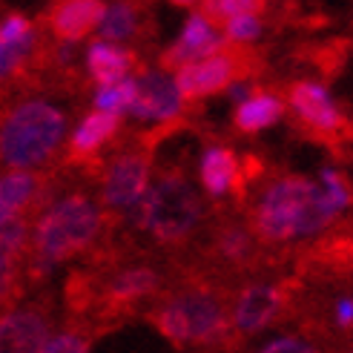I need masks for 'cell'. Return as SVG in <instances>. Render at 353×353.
Returning <instances> with one entry per match:
<instances>
[{"label":"cell","mask_w":353,"mask_h":353,"mask_svg":"<svg viewBox=\"0 0 353 353\" xmlns=\"http://www.w3.org/2000/svg\"><path fill=\"white\" fill-rule=\"evenodd\" d=\"M339 210L333 207L327 190L302 175H281L261 192L253 207V233L268 244H285L310 239L327 230Z\"/></svg>","instance_id":"1"},{"label":"cell","mask_w":353,"mask_h":353,"mask_svg":"<svg viewBox=\"0 0 353 353\" xmlns=\"http://www.w3.org/2000/svg\"><path fill=\"white\" fill-rule=\"evenodd\" d=\"M66 135V115L49 101H23L0 121V161L9 167H41Z\"/></svg>","instance_id":"2"},{"label":"cell","mask_w":353,"mask_h":353,"mask_svg":"<svg viewBox=\"0 0 353 353\" xmlns=\"http://www.w3.org/2000/svg\"><path fill=\"white\" fill-rule=\"evenodd\" d=\"M103 227V216L86 196H66L52 204L32 230V253L41 268H52L83 253Z\"/></svg>","instance_id":"3"},{"label":"cell","mask_w":353,"mask_h":353,"mask_svg":"<svg viewBox=\"0 0 353 353\" xmlns=\"http://www.w3.org/2000/svg\"><path fill=\"white\" fill-rule=\"evenodd\" d=\"M204 207L181 172H164L138 201V224L161 244H179L196 233Z\"/></svg>","instance_id":"4"},{"label":"cell","mask_w":353,"mask_h":353,"mask_svg":"<svg viewBox=\"0 0 353 353\" xmlns=\"http://www.w3.org/2000/svg\"><path fill=\"white\" fill-rule=\"evenodd\" d=\"M152 325L172 345H213L227 339L233 327V322H227L224 305L204 290L172 296L152 313Z\"/></svg>","instance_id":"5"},{"label":"cell","mask_w":353,"mask_h":353,"mask_svg":"<svg viewBox=\"0 0 353 353\" xmlns=\"http://www.w3.org/2000/svg\"><path fill=\"white\" fill-rule=\"evenodd\" d=\"M241 72H244V63L239 52L219 49L201 61L179 66L175 69V83H179V90L187 101H199L219 90H227Z\"/></svg>","instance_id":"6"},{"label":"cell","mask_w":353,"mask_h":353,"mask_svg":"<svg viewBox=\"0 0 353 353\" xmlns=\"http://www.w3.org/2000/svg\"><path fill=\"white\" fill-rule=\"evenodd\" d=\"M150 190V158L144 152H121L103 172L101 196L110 210H130Z\"/></svg>","instance_id":"7"},{"label":"cell","mask_w":353,"mask_h":353,"mask_svg":"<svg viewBox=\"0 0 353 353\" xmlns=\"http://www.w3.org/2000/svg\"><path fill=\"white\" fill-rule=\"evenodd\" d=\"M181 107H184V95L175 78L164 72H144L138 78V95L130 107V115L141 121L167 123L181 115Z\"/></svg>","instance_id":"8"},{"label":"cell","mask_w":353,"mask_h":353,"mask_svg":"<svg viewBox=\"0 0 353 353\" xmlns=\"http://www.w3.org/2000/svg\"><path fill=\"white\" fill-rule=\"evenodd\" d=\"M224 46H227V41L219 38L213 17H207L204 12H196V14L187 17L181 38L172 43V49L164 52L161 66L164 69H179L184 63H192V61H201L207 55H213V52H219Z\"/></svg>","instance_id":"9"},{"label":"cell","mask_w":353,"mask_h":353,"mask_svg":"<svg viewBox=\"0 0 353 353\" xmlns=\"http://www.w3.org/2000/svg\"><path fill=\"white\" fill-rule=\"evenodd\" d=\"M281 305H285V293H281L279 288L273 285H253L247 288L239 299H236V307H233V330L239 333V336H253V333H259L261 327H268Z\"/></svg>","instance_id":"10"},{"label":"cell","mask_w":353,"mask_h":353,"mask_svg":"<svg viewBox=\"0 0 353 353\" xmlns=\"http://www.w3.org/2000/svg\"><path fill=\"white\" fill-rule=\"evenodd\" d=\"M49 342V319L41 310L21 307L0 316V353H38Z\"/></svg>","instance_id":"11"},{"label":"cell","mask_w":353,"mask_h":353,"mask_svg":"<svg viewBox=\"0 0 353 353\" xmlns=\"http://www.w3.org/2000/svg\"><path fill=\"white\" fill-rule=\"evenodd\" d=\"M288 98H290L293 112L302 118V123H307L313 132L333 135V132L342 130V115L336 110V103L330 101L325 86L310 83V81H299L290 86Z\"/></svg>","instance_id":"12"},{"label":"cell","mask_w":353,"mask_h":353,"mask_svg":"<svg viewBox=\"0 0 353 353\" xmlns=\"http://www.w3.org/2000/svg\"><path fill=\"white\" fill-rule=\"evenodd\" d=\"M107 6L103 0H61V3L49 12V26L61 41L72 43L86 38L98 23Z\"/></svg>","instance_id":"13"},{"label":"cell","mask_w":353,"mask_h":353,"mask_svg":"<svg viewBox=\"0 0 353 353\" xmlns=\"http://www.w3.org/2000/svg\"><path fill=\"white\" fill-rule=\"evenodd\" d=\"M121 121H118V112H107V110H95L90 112L69 141V158H75V161H83V158H92L107 141L118 132Z\"/></svg>","instance_id":"14"},{"label":"cell","mask_w":353,"mask_h":353,"mask_svg":"<svg viewBox=\"0 0 353 353\" xmlns=\"http://www.w3.org/2000/svg\"><path fill=\"white\" fill-rule=\"evenodd\" d=\"M239 172H241L239 158L227 147H210L201 158V184L213 199L224 196V192H230L236 187Z\"/></svg>","instance_id":"15"},{"label":"cell","mask_w":353,"mask_h":353,"mask_svg":"<svg viewBox=\"0 0 353 353\" xmlns=\"http://www.w3.org/2000/svg\"><path fill=\"white\" fill-rule=\"evenodd\" d=\"M132 55L130 52L118 49L112 41H95L86 52V69H90L92 81L101 86V83H112V81H121L130 75L132 69Z\"/></svg>","instance_id":"16"},{"label":"cell","mask_w":353,"mask_h":353,"mask_svg":"<svg viewBox=\"0 0 353 353\" xmlns=\"http://www.w3.org/2000/svg\"><path fill=\"white\" fill-rule=\"evenodd\" d=\"M38 190H41V179L34 172L23 167H17L14 172H3L0 175V219L17 216L23 207L34 201Z\"/></svg>","instance_id":"17"},{"label":"cell","mask_w":353,"mask_h":353,"mask_svg":"<svg viewBox=\"0 0 353 353\" xmlns=\"http://www.w3.org/2000/svg\"><path fill=\"white\" fill-rule=\"evenodd\" d=\"M285 112V103H281L276 95L268 92H256L250 98L239 101V110H236V127L241 132H259V130H268L281 118Z\"/></svg>","instance_id":"18"},{"label":"cell","mask_w":353,"mask_h":353,"mask_svg":"<svg viewBox=\"0 0 353 353\" xmlns=\"http://www.w3.org/2000/svg\"><path fill=\"white\" fill-rule=\"evenodd\" d=\"M158 273L150 268H130L121 270L118 276H112L110 288H107V299L112 305H132L138 299H147L155 288H158Z\"/></svg>","instance_id":"19"},{"label":"cell","mask_w":353,"mask_h":353,"mask_svg":"<svg viewBox=\"0 0 353 353\" xmlns=\"http://www.w3.org/2000/svg\"><path fill=\"white\" fill-rule=\"evenodd\" d=\"M98 32H101L103 41H112V43L130 41L138 32V12L127 3V0H118V3H112L107 12H103Z\"/></svg>","instance_id":"20"},{"label":"cell","mask_w":353,"mask_h":353,"mask_svg":"<svg viewBox=\"0 0 353 353\" xmlns=\"http://www.w3.org/2000/svg\"><path fill=\"white\" fill-rule=\"evenodd\" d=\"M29 224L21 216L0 219V268L3 264H17L29 244Z\"/></svg>","instance_id":"21"},{"label":"cell","mask_w":353,"mask_h":353,"mask_svg":"<svg viewBox=\"0 0 353 353\" xmlns=\"http://www.w3.org/2000/svg\"><path fill=\"white\" fill-rule=\"evenodd\" d=\"M138 95V78H121L112 83H101L95 92V110L107 112H130L132 101Z\"/></svg>","instance_id":"22"},{"label":"cell","mask_w":353,"mask_h":353,"mask_svg":"<svg viewBox=\"0 0 353 353\" xmlns=\"http://www.w3.org/2000/svg\"><path fill=\"white\" fill-rule=\"evenodd\" d=\"M216 250L224 261L230 264H244L247 259L253 256V236L241 230V227H227V230L219 236Z\"/></svg>","instance_id":"23"},{"label":"cell","mask_w":353,"mask_h":353,"mask_svg":"<svg viewBox=\"0 0 353 353\" xmlns=\"http://www.w3.org/2000/svg\"><path fill=\"white\" fill-rule=\"evenodd\" d=\"M268 6V0H204V14L213 21H227L233 14H247V12H261Z\"/></svg>","instance_id":"24"},{"label":"cell","mask_w":353,"mask_h":353,"mask_svg":"<svg viewBox=\"0 0 353 353\" xmlns=\"http://www.w3.org/2000/svg\"><path fill=\"white\" fill-rule=\"evenodd\" d=\"M224 32H227V41H236V43H247L259 38L261 32V21L256 12H247V14H233L224 21Z\"/></svg>","instance_id":"25"},{"label":"cell","mask_w":353,"mask_h":353,"mask_svg":"<svg viewBox=\"0 0 353 353\" xmlns=\"http://www.w3.org/2000/svg\"><path fill=\"white\" fill-rule=\"evenodd\" d=\"M322 187L327 190V196H330L333 207H336L339 213L350 207L353 192H350V184H347V179H345L342 172H336V170H325V172H322Z\"/></svg>","instance_id":"26"},{"label":"cell","mask_w":353,"mask_h":353,"mask_svg":"<svg viewBox=\"0 0 353 353\" xmlns=\"http://www.w3.org/2000/svg\"><path fill=\"white\" fill-rule=\"evenodd\" d=\"M0 41H6V43H34L32 23L23 14H9L6 21H0Z\"/></svg>","instance_id":"27"},{"label":"cell","mask_w":353,"mask_h":353,"mask_svg":"<svg viewBox=\"0 0 353 353\" xmlns=\"http://www.w3.org/2000/svg\"><path fill=\"white\" fill-rule=\"evenodd\" d=\"M32 52V43H6L0 41V81L12 75L17 66L23 63V58Z\"/></svg>","instance_id":"28"},{"label":"cell","mask_w":353,"mask_h":353,"mask_svg":"<svg viewBox=\"0 0 353 353\" xmlns=\"http://www.w3.org/2000/svg\"><path fill=\"white\" fill-rule=\"evenodd\" d=\"M90 350V339L81 336V333H58V336H49V342L43 345V353H86Z\"/></svg>","instance_id":"29"},{"label":"cell","mask_w":353,"mask_h":353,"mask_svg":"<svg viewBox=\"0 0 353 353\" xmlns=\"http://www.w3.org/2000/svg\"><path fill=\"white\" fill-rule=\"evenodd\" d=\"M21 290V273H17V264H3L0 268V307H6L12 299Z\"/></svg>","instance_id":"30"},{"label":"cell","mask_w":353,"mask_h":353,"mask_svg":"<svg viewBox=\"0 0 353 353\" xmlns=\"http://www.w3.org/2000/svg\"><path fill=\"white\" fill-rule=\"evenodd\" d=\"M264 350H268V353H307L313 347L307 342H302V339H276V342H270Z\"/></svg>","instance_id":"31"},{"label":"cell","mask_w":353,"mask_h":353,"mask_svg":"<svg viewBox=\"0 0 353 353\" xmlns=\"http://www.w3.org/2000/svg\"><path fill=\"white\" fill-rule=\"evenodd\" d=\"M333 319L339 327H353V299H339L333 307Z\"/></svg>","instance_id":"32"},{"label":"cell","mask_w":353,"mask_h":353,"mask_svg":"<svg viewBox=\"0 0 353 353\" xmlns=\"http://www.w3.org/2000/svg\"><path fill=\"white\" fill-rule=\"evenodd\" d=\"M175 6H190V3H196V0H172Z\"/></svg>","instance_id":"33"}]
</instances>
